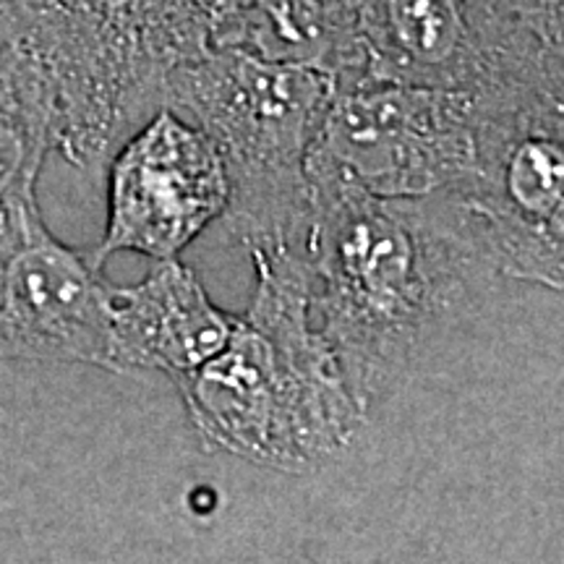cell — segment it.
I'll return each mask as SVG.
<instances>
[{"label":"cell","mask_w":564,"mask_h":564,"mask_svg":"<svg viewBox=\"0 0 564 564\" xmlns=\"http://www.w3.org/2000/svg\"><path fill=\"white\" fill-rule=\"evenodd\" d=\"M301 259L312 319L364 411L390 398L423 345L468 319L505 278L481 223L453 192L377 196L308 158Z\"/></svg>","instance_id":"1"},{"label":"cell","mask_w":564,"mask_h":564,"mask_svg":"<svg viewBox=\"0 0 564 564\" xmlns=\"http://www.w3.org/2000/svg\"><path fill=\"white\" fill-rule=\"evenodd\" d=\"M249 253L251 306L236 316L225 348L173 384L207 447L280 474H312L345 455L366 411L312 319L301 253Z\"/></svg>","instance_id":"2"},{"label":"cell","mask_w":564,"mask_h":564,"mask_svg":"<svg viewBox=\"0 0 564 564\" xmlns=\"http://www.w3.org/2000/svg\"><path fill=\"white\" fill-rule=\"evenodd\" d=\"M230 0H0V26L51 87L58 152L97 167L162 108L167 74L215 47Z\"/></svg>","instance_id":"3"},{"label":"cell","mask_w":564,"mask_h":564,"mask_svg":"<svg viewBox=\"0 0 564 564\" xmlns=\"http://www.w3.org/2000/svg\"><path fill=\"white\" fill-rule=\"evenodd\" d=\"M329 95L327 70L238 47H209L167 74L162 108L217 144L230 181L223 220L249 251L301 249L312 209L306 162Z\"/></svg>","instance_id":"4"},{"label":"cell","mask_w":564,"mask_h":564,"mask_svg":"<svg viewBox=\"0 0 564 564\" xmlns=\"http://www.w3.org/2000/svg\"><path fill=\"white\" fill-rule=\"evenodd\" d=\"M308 158L377 196L447 192L474 167V97L366 70L337 74Z\"/></svg>","instance_id":"5"},{"label":"cell","mask_w":564,"mask_h":564,"mask_svg":"<svg viewBox=\"0 0 564 564\" xmlns=\"http://www.w3.org/2000/svg\"><path fill=\"white\" fill-rule=\"evenodd\" d=\"M476 105V158L455 188L481 223L505 278L562 291L564 137L562 95Z\"/></svg>","instance_id":"6"},{"label":"cell","mask_w":564,"mask_h":564,"mask_svg":"<svg viewBox=\"0 0 564 564\" xmlns=\"http://www.w3.org/2000/svg\"><path fill=\"white\" fill-rule=\"evenodd\" d=\"M110 295L91 251L53 236L37 196L0 207V364L108 369Z\"/></svg>","instance_id":"7"},{"label":"cell","mask_w":564,"mask_h":564,"mask_svg":"<svg viewBox=\"0 0 564 564\" xmlns=\"http://www.w3.org/2000/svg\"><path fill=\"white\" fill-rule=\"evenodd\" d=\"M108 223L91 259L133 251L175 259L212 223L223 220L230 181L217 144L171 108L141 121L108 160Z\"/></svg>","instance_id":"8"},{"label":"cell","mask_w":564,"mask_h":564,"mask_svg":"<svg viewBox=\"0 0 564 564\" xmlns=\"http://www.w3.org/2000/svg\"><path fill=\"white\" fill-rule=\"evenodd\" d=\"M232 324L192 267L160 259L137 285H112L108 371H160L175 382L225 348Z\"/></svg>","instance_id":"9"},{"label":"cell","mask_w":564,"mask_h":564,"mask_svg":"<svg viewBox=\"0 0 564 564\" xmlns=\"http://www.w3.org/2000/svg\"><path fill=\"white\" fill-rule=\"evenodd\" d=\"M215 47L303 63L329 76L361 68L356 0H230Z\"/></svg>","instance_id":"10"},{"label":"cell","mask_w":564,"mask_h":564,"mask_svg":"<svg viewBox=\"0 0 564 564\" xmlns=\"http://www.w3.org/2000/svg\"><path fill=\"white\" fill-rule=\"evenodd\" d=\"M51 152H58L51 87L0 26V207L34 196Z\"/></svg>","instance_id":"11"},{"label":"cell","mask_w":564,"mask_h":564,"mask_svg":"<svg viewBox=\"0 0 564 564\" xmlns=\"http://www.w3.org/2000/svg\"><path fill=\"white\" fill-rule=\"evenodd\" d=\"M523 24L549 45L562 47L564 0H512Z\"/></svg>","instance_id":"12"}]
</instances>
